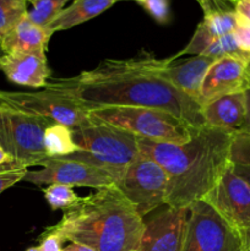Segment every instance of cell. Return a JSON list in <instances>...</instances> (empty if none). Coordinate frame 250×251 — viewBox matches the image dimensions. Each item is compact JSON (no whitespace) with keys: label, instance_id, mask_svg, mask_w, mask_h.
Instances as JSON below:
<instances>
[{"label":"cell","instance_id":"cell-23","mask_svg":"<svg viewBox=\"0 0 250 251\" xmlns=\"http://www.w3.org/2000/svg\"><path fill=\"white\" fill-rule=\"evenodd\" d=\"M28 2V0H0V38L26 16Z\"/></svg>","mask_w":250,"mask_h":251},{"label":"cell","instance_id":"cell-40","mask_svg":"<svg viewBox=\"0 0 250 251\" xmlns=\"http://www.w3.org/2000/svg\"><path fill=\"white\" fill-rule=\"evenodd\" d=\"M120 1H122V0H120ZM134 1H136V2H137V1H139V0H134Z\"/></svg>","mask_w":250,"mask_h":251},{"label":"cell","instance_id":"cell-31","mask_svg":"<svg viewBox=\"0 0 250 251\" xmlns=\"http://www.w3.org/2000/svg\"><path fill=\"white\" fill-rule=\"evenodd\" d=\"M245 93V102H247V114H245L244 124H243L242 130L239 132L244 134H250V88H247L244 91Z\"/></svg>","mask_w":250,"mask_h":251},{"label":"cell","instance_id":"cell-29","mask_svg":"<svg viewBox=\"0 0 250 251\" xmlns=\"http://www.w3.org/2000/svg\"><path fill=\"white\" fill-rule=\"evenodd\" d=\"M64 242L65 240L58 233L47 228L46 232L42 234L38 248L41 249V251H63Z\"/></svg>","mask_w":250,"mask_h":251},{"label":"cell","instance_id":"cell-19","mask_svg":"<svg viewBox=\"0 0 250 251\" xmlns=\"http://www.w3.org/2000/svg\"><path fill=\"white\" fill-rule=\"evenodd\" d=\"M118 1L120 0H73V2L69 6H65V9L47 27V29L51 33L70 29L98 16Z\"/></svg>","mask_w":250,"mask_h":251},{"label":"cell","instance_id":"cell-36","mask_svg":"<svg viewBox=\"0 0 250 251\" xmlns=\"http://www.w3.org/2000/svg\"><path fill=\"white\" fill-rule=\"evenodd\" d=\"M26 251H41L38 247H32V248H28Z\"/></svg>","mask_w":250,"mask_h":251},{"label":"cell","instance_id":"cell-2","mask_svg":"<svg viewBox=\"0 0 250 251\" xmlns=\"http://www.w3.org/2000/svg\"><path fill=\"white\" fill-rule=\"evenodd\" d=\"M233 136L232 132L205 125L195 127L184 144L137 137L140 153L159 164L168 176V207L188 208L205 198L230 166Z\"/></svg>","mask_w":250,"mask_h":251},{"label":"cell","instance_id":"cell-12","mask_svg":"<svg viewBox=\"0 0 250 251\" xmlns=\"http://www.w3.org/2000/svg\"><path fill=\"white\" fill-rule=\"evenodd\" d=\"M203 11V19L196 27L190 42L175 56L200 55L220 37L233 33L238 25L234 2L225 0H196Z\"/></svg>","mask_w":250,"mask_h":251},{"label":"cell","instance_id":"cell-37","mask_svg":"<svg viewBox=\"0 0 250 251\" xmlns=\"http://www.w3.org/2000/svg\"><path fill=\"white\" fill-rule=\"evenodd\" d=\"M225 1H229V2H235L237 0H225Z\"/></svg>","mask_w":250,"mask_h":251},{"label":"cell","instance_id":"cell-28","mask_svg":"<svg viewBox=\"0 0 250 251\" xmlns=\"http://www.w3.org/2000/svg\"><path fill=\"white\" fill-rule=\"evenodd\" d=\"M233 34L240 50L250 55V22L244 21L238 16V25Z\"/></svg>","mask_w":250,"mask_h":251},{"label":"cell","instance_id":"cell-25","mask_svg":"<svg viewBox=\"0 0 250 251\" xmlns=\"http://www.w3.org/2000/svg\"><path fill=\"white\" fill-rule=\"evenodd\" d=\"M229 161L233 166L250 167V134H234L230 144Z\"/></svg>","mask_w":250,"mask_h":251},{"label":"cell","instance_id":"cell-33","mask_svg":"<svg viewBox=\"0 0 250 251\" xmlns=\"http://www.w3.org/2000/svg\"><path fill=\"white\" fill-rule=\"evenodd\" d=\"M14 162H15L14 159H12L11 157H10L9 154L4 151V149L0 146V168L9 166V164L14 163Z\"/></svg>","mask_w":250,"mask_h":251},{"label":"cell","instance_id":"cell-34","mask_svg":"<svg viewBox=\"0 0 250 251\" xmlns=\"http://www.w3.org/2000/svg\"><path fill=\"white\" fill-rule=\"evenodd\" d=\"M63 251H95L86 245L77 244V243H70L66 248H63Z\"/></svg>","mask_w":250,"mask_h":251},{"label":"cell","instance_id":"cell-6","mask_svg":"<svg viewBox=\"0 0 250 251\" xmlns=\"http://www.w3.org/2000/svg\"><path fill=\"white\" fill-rule=\"evenodd\" d=\"M2 107V105H1ZM54 123L39 117L2 107L0 114V146L17 163L25 167L41 166L47 157L44 131Z\"/></svg>","mask_w":250,"mask_h":251},{"label":"cell","instance_id":"cell-14","mask_svg":"<svg viewBox=\"0 0 250 251\" xmlns=\"http://www.w3.org/2000/svg\"><path fill=\"white\" fill-rule=\"evenodd\" d=\"M247 61L237 58H222L208 69L201 85L198 103L201 108L216 98L247 90Z\"/></svg>","mask_w":250,"mask_h":251},{"label":"cell","instance_id":"cell-38","mask_svg":"<svg viewBox=\"0 0 250 251\" xmlns=\"http://www.w3.org/2000/svg\"><path fill=\"white\" fill-rule=\"evenodd\" d=\"M1 112H2V107H1V105H0V114H1Z\"/></svg>","mask_w":250,"mask_h":251},{"label":"cell","instance_id":"cell-15","mask_svg":"<svg viewBox=\"0 0 250 251\" xmlns=\"http://www.w3.org/2000/svg\"><path fill=\"white\" fill-rule=\"evenodd\" d=\"M0 71L11 82L32 88L44 87L50 78L46 51L2 54Z\"/></svg>","mask_w":250,"mask_h":251},{"label":"cell","instance_id":"cell-35","mask_svg":"<svg viewBox=\"0 0 250 251\" xmlns=\"http://www.w3.org/2000/svg\"><path fill=\"white\" fill-rule=\"evenodd\" d=\"M245 76H247V88H250V59L245 64Z\"/></svg>","mask_w":250,"mask_h":251},{"label":"cell","instance_id":"cell-41","mask_svg":"<svg viewBox=\"0 0 250 251\" xmlns=\"http://www.w3.org/2000/svg\"><path fill=\"white\" fill-rule=\"evenodd\" d=\"M248 251H250V249H249V250H248Z\"/></svg>","mask_w":250,"mask_h":251},{"label":"cell","instance_id":"cell-1","mask_svg":"<svg viewBox=\"0 0 250 251\" xmlns=\"http://www.w3.org/2000/svg\"><path fill=\"white\" fill-rule=\"evenodd\" d=\"M162 61L163 59L149 54L130 59H105L73 77L49 78L44 88L68 97L87 110L156 108L193 127L205 126L201 105L159 75Z\"/></svg>","mask_w":250,"mask_h":251},{"label":"cell","instance_id":"cell-7","mask_svg":"<svg viewBox=\"0 0 250 251\" xmlns=\"http://www.w3.org/2000/svg\"><path fill=\"white\" fill-rule=\"evenodd\" d=\"M181 251H244L235 230L205 200L188 207Z\"/></svg>","mask_w":250,"mask_h":251},{"label":"cell","instance_id":"cell-27","mask_svg":"<svg viewBox=\"0 0 250 251\" xmlns=\"http://www.w3.org/2000/svg\"><path fill=\"white\" fill-rule=\"evenodd\" d=\"M28 168L22 164L14 162L6 167L0 168V194L6 189L11 188L19 181L24 180V176H26Z\"/></svg>","mask_w":250,"mask_h":251},{"label":"cell","instance_id":"cell-30","mask_svg":"<svg viewBox=\"0 0 250 251\" xmlns=\"http://www.w3.org/2000/svg\"><path fill=\"white\" fill-rule=\"evenodd\" d=\"M234 11L240 19L250 22V0H237L234 2Z\"/></svg>","mask_w":250,"mask_h":251},{"label":"cell","instance_id":"cell-26","mask_svg":"<svg viewBox=\"0 0 250 251\" xmlns=\"http://www.w3.org/2000/svg\"><path fill=\"white\" fill-rule=\"evenodd\" d=\"M137 4L158 24H168L171 20L169 0H139Z\"/></svg>","mask_w":250,"mask_h":251},{"label":"cell","instance_id":"cell-3","mask_svg":"<svg viewBox=\"0 0 250 251\" xmlns=\"http://www.w3.org/2000/svg\"><path fill=\"white\" fill-rule=\"evenodd\" d=\"M145 221L115 185L97 189L64 211L49 229L65 242L86 245L95 251H134Z\"/></svg>","mask_w":250,"mask_h":251},{"label":"cell","instance_id":"cell-22","mask_svg":"<svg viewBox=\"0 0 250 251\" xmlns=\"http://www.w3.org/2000/svg\"><path fill=\"white\" fill-rule=\"evenodd\" d=\"M200 55L210 56V58L215 59V60L227 58V56L237 58L244 61H248L250 59V55L240 50L233 33L225 34V36H222L216 39V41H213Z\"/></svg>","mask_w":250,"mask_h":251},{"label":"cell","instance_id":"cell-39","mask_svg":"<svg viewBox=\"0 0 250 251\" xmlns=\"http://www.w3.org/2000/svg\"><path fill=\"white\" fill-rule=\"evenodd\" d=\"M28 1H29V2H32V1H34V0H28Z\"/></svg>","mask_w":250,"mask_h":251},{"label":"cell","instance_id":"cell-32","mask_svg":"<svg viewBox=\"0 0 250 251\" xmlns=\"http://www.w3.org/2000/svg\"><path fill=\"white\" fill-rule=\"evenodd\" d=\"M233 171L235 172L237 176H239L243 180L247 181L250 185V167H244V166H233Z\"/></svg>","mask_w":250,"mask_h":251},{"label":"cell","instance_id":"cell-13","mask_svg":"<svg viewBox=\"0 0 250 251\" xmlns=\"http://www.w3.org/2000/svg\"><path fill=\"white\" fill-rule=\"evenodd\" d=\"M188 208L167 207L145 222L134 251H181L185 237Z\"/></svg>","mask_w":250,"mask_h":251},{"label":"cell","instance_id":"cell-24","mask_svg":"<svg viewBox=\"0 0 250 251\" xmlns=\"http://www.w3.org/2000/svg\"><path fill=\"white\" fill-rule=\"evenodd\" d=\"M44 200L47 201L51 210H68L75 205L80 196L73 190L71 186L61 185V184H50L43 189Z\"/></svg>","mask_w":250,"mask_h":251},{"label":"cell","instance_id":"cell-9","mask_svg":"<svg viewBox=\"0 0 250 251\" xmlns=\"http://www.w3.org/2000/svg\"><path fill=\"white\" fill-rule=\"evenodd\" d=\"M115 186L144 218L166 205L168 176L159 164L140 153Z\"/></svg>","mask_w":250,"mask_h":251},{"label":"cell","instance_id":"cell-5","mask_svg":"<svg viewBox=\"0 0 250 251\" xmlns=\"http://www.w3.org/2000/svg\"><path fill=\"white\" fill-rule=\"evenodd\" d=\"M90 118L125 130L141 139L169 144H184L193 130L184 120L166 110L146 107H108L88 110Z\"/></svg>","mask_w":250,"mask_h":251},{"label":"cell","instance_id":"cell-20","mask_svg":"<svg viewBox=\"0 0 250 251\" xmlns=\"http://www.w3.org/2000/svg\"><path fill=\"white\" fill-rule=\"evenodd\" d=\"M44 151L48 158H63L77 151L70 127L61 124H51L44 131Z\"/></svg>","mask_w":250,"mask_h":251},{"label":"cell","instance_id":"cell-21","mask_svg":"<svg viewBox=\"0 0 250 251\" xmlns=\"http://www.w3.org/2000/svg\"><path fill=\"white\" fill-rule=\"evenodd\" d=\"M70 0H34L27 11V17L37 26L47 28L55 17L65 9Z\"/></svg>","mask_w":250,"mask_h":251},{"label":"cell","instance_id":"cell-8","mask_svg":"<svg viewBox=\"0 0 250 251\" xmlns=\"http://www.w3.org/2000/svg\"><path fill=\"white\" fill-rule=\"evenodd\" d=\"M0 105L15 112L43 118L54 124L74 129L90 120V113L69 100L44 88L38 92H17L0 90Z\"/></svg>","mask_w":250,"mask_h":251},{"label":"cell","instance_id":"cell-16","mask_svg":"<svg viewBox=\"0 0 250 251\" xmlns=\"http://www.w3.org/2000/svg\"><path fill=\"white\" fill-rule=\"evenodd\" d=\"M215 61V59L205 55H194V58L184 61H174L173 58L163 59L158 73L164 80L198 103L203 78Z\"/></svg>","mask_w":250,"mask_h":251},{"label":"cell","instance_id":"cell-17","mask_svg":"<svg viewBox=\"0 0 250 251\" xmlns=\"http://www.w3.org/2000/svg\"><path fill=\"white\" fill-rule=\"evenodd\" d=\"M207 126L237 134L242 130L247 114L244 91L216 98L201 108Z\"/></svg>","mask_w":250,"mask_h":251},{"label":"cell","instance_id":"cell-10","mask_svg":"<svg viewBox=\"0 0 250 251\" xmlns=\"http://www.w3.org/2000/svg\"><path fill=\"white\" fill-rule=\"evenodd\" d=\"M235 230L244 251L250 249V185L235 174L230 164L202 199Z\"/></svg>","mask_w":250,"mask_h":251},{"label":"cell","instance_id":"cell-4","mask_svg":"<svg viewBox=\"0 0 250 251\" xmlns=\"http://www.w3.org/2000/svg\"><path fill=\"white\" fill-rule=\"evenodd\" d=\"M77 151L55 159H71L98 167L114 178L115 185L139 157L137 137L107 123L91 119L71 129Z\"/></svg>","mask_w":250,"mask_h":251},{"label":"cell","instance_id":"cell-11","mask_svg":"<svg viewBox=\"0 0 250 251\" xmlns=\"http://www.w3.org/2000/svg\"><path fill=\"white\" fill-rule=\"evenodd\" d=\"M38 171H27L22 181L34 185H61L81 186V188L103 189L115 185V180L109 173L98 167L71 159L47 158L42 162Z\"/></svg>","mask_w":250,"mask_h":251},{"label":"cell","instance_id":"cell-18","mask_svg":"<svg viewBox=\"0 0 250 251\" xmlns=\"http://www.w3.org/2000/svg\"><path fill=\"white\" fill-rule=\"evenodd\" d=\"M51 36V32L37 26L26 15L0 38V49L4 54L47 51Z\"/></svg>","mask_w":250,"mask_h":251}]
</instances>
